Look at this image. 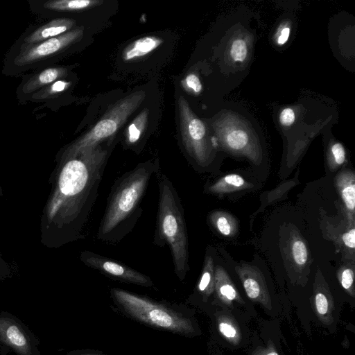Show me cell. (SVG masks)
Returning a JSON list of instances; mask_svg holds the SVG:
<instances>
[{
    "label": "cell",
    "instance_id": "1",
    "mask_svg": "<svg viewBox=\"0 0 355 355\" xmlns=\"http://www.w3.org/2000/svg\"><path fill=\"white\" fill-rule=\"evenodd\" d=\"M108 156L109 150L98 144L60 159L44 216L52 246L83 238Z\"/></svg>",
    "mask_w": 355,
    "mask_h": 355
},
{
    "label": "cell",
    "instance_id": "2",
    "mask_svg": "<svg viewBox=\"0 0 355 355\" xmlns=\"http://www.w3.org/2000/svg\"><path fill=\"white\" fill-rule=\"evenodd\" d=\"M156 168L150 162L140 163L114 182L97 237L119 242L134 227L141 214V202Z\"/></svg>",
    "mask_w": 355,
    "mask_h": 355
},
{
    "label": "cell",
    "instance_id": "3",
    "mask_svg": "<svg viewBox=\"0 0 355 355\" xmlns=\"http://www.w3.org/2000/svg\"><path fill=\"white\" fill-rule=\"evenodd\" d=\"M159 202L154 242L170 248L174 270L181 280L189 266L188 236L180 198L171 182L164 175L159 182Z\"/></svg>",
    "mask_w": 355,
    "mask_h": 355
},
{
    "label": "cell",
    "instance_id": "4",
    "mask_svg": "<svg viewBox=\"0 0 355 355\" xmlns=\"http://www.w3.org/2000/svg\"><path fill=\"white\" fill-rule=\"evenodd\" d=\"M84 28L76 27L57 37L26 46H12L4 60L2 72L7 76L39 70L51 64L72 44L79 41Z\"/></svg>",
    "mask_w": 355,
    "mask_h": 355
},
{
    "label": "cell",
    "instance_id": "5",
    "mask_svg": "<svg viewBox=\"0 0 355 355\" xmlns=\"http://www.w3.org/2000/svg\"><path fill=\"white\" fill-rule=\"evenodd\" d=\"M111 293L117 304L139 321L182 335L194 331L190 320L162 304L122 289L112 288Z\"/></svg>",
    "mask_w": 355,
    "mask_h": 355
},
{
    "label": "cell",
    "instance_id": "6",
    "mask_svg": "<svg viewBox=\"0 0 355 355\" xmlns=\"http://www.w3.org/2000/svg\"><path fill=\"white\" fill-rule=\"evenodd\" d=\"M145 97L144 91H137L117 101L89 131L64 150L60 159L76 155L112 137Z\"/></svg>",
    "mask_w": 355,
    "mask_h": 355
},
{
    "label": "cell",
    "instance_id": "7",
    "mask_svg": "<svg viewBox=\"0 0 355 355\" xmlns=\"http://www.w3.org/2000/svg\"><path fill=\"white\" fill-rule=\"evenodd\" d=\"M182 142L190 157L204 167L211 161V150L207 139L204 123L191 110L183 96L178 99Z\"/></svg>",
    "mask_w": 355,
    "mask_h": 355
},
{
    "label": "cell",
    "instance_id": "8",
    "mask_svg": "<svg viewBox=\"0 0 355 355\" xmlns=\"http://www.w3.org/2000/svg\"><path fill=\"white\" fill-rule=\"evenodd\" d=\"M80 260L87 266L96 269L104 275L119 281L150 287V278L121 263L89 251L80 254Z\"/></svg>",
    "mask_w": 355,
    "mask_h": 355
},
{
    "label": "cell",
    "instance_id": "9",
    "mask_svg": "<svg viewBox=\"0 0 355 355\" xmlns=\"http://www.w3.org/2000/svg\"><path fill=\"white\" fill-rule=\"evenodd\" d=\"M75 26L76 21L73 19L53 18L44 24L27 28L13 46L37 44L70 31Z\"/></svg>",
    "mask_w": 355,
    "mask_h": 355
},
{
    "label": "cell",
    "instance_id": "10",
    "mask_svg": "<svg viewBox=\"0 0 355 355\" xmlns=\"http://www.w3.org/2000/svg\"><path fill=\"white\" fill-rule=\"evenodd\" d=\"M67 69L62 67H48L27 76L17 89V97L21 102L28 101L35 92L52 83L65 77Z\"/></svg>",
    "mask_w": 355,
    "mask_h": 355
},
{
    "label": "cell",
    "instance_id": "11",
    "mask_svg": "<svg viewBox=\"0 0 355 355\" xmlns=\"http://www.w3.org/2000/svg\"><path fill=\"white\" fill-rule=\"evenodd\" d=\"M98 0H48L29 1L33 13L42 18L54 17L62 12H77L102 3Z\"/></svg>",
    "mask_w": 355,
    "mask_h": 355
},
{
    "label": "cell",
    "instance_id": "12",
    "mask_svg": "<svg viewBox=\"0 0 355 355\" xmlns=\"http://www.w3.org/2000/svg\"><path fill=\"white\" fill-rule=\"evenodd\" d=\"M0 340L19 355L32 354V348L27 334L21 326L11 318L0 317Z\"/></svg>",
    "mask_w": 355,
    "mask_h": 355
},
{
    "label": "cell",
    "instance_id": "13",
    "mask_svg": "<svg viewBox=\"0 0 355 355\" xmlns=\"http://www.w3.org/2000/svg\"><path fill=\"white\" fill-rule=\"evenodd\" d=\"M220 138L227 149L244 154L252 159H257V154L251 147L250 137L243 129L235 127L225 128L220 132Z\"/></svg>",
    "mask_w": 355,
    "mask_h": 355
},
{
    "label": "cell",
    "instance_id": "14",
    "mask_svg": "<svg viewBox=\"0 0 355 355\" xmlns=\"http://www.w3.org/2000/svg\"><path fill=\"white\" fill-rule=\"evenodd\" d=\"M163 40L155 36H146L139 38L130 44L122 53L124 61L134 60L141 58L161 45Z\"/></svg>",
    "mask_w": 355,
    "mask_h": 355
},
{
    "label": "cell",
    "instance_id": "15",
    "mask_svg": "<svg viewBox=\"0 0 355 355\" xmlns=\"http://www.w3.org/2000/svg\"><path fill=\"white\" fill-rule=\"evenodd\" d=\"M336 187L347 211L354 214L355 208V178L352 172H342L336 180Z\"/></svg>",
    "mask_w": 355,
    "mask_h": 355
},
{
    "label": "cell",
    "instance_id": "16",
    "mask_svg": "<svg viewBox=\"0 0 355 355\" xmlns=\"http://www.w3.org/2000/svg\"><path fill=\"white\" fill-rule=\"evenodd\" d=\"M248 187L245 180L239 174H227L209 185L207 191L214 194H223L241 190Z\"/></svg>",
    "mask_w": 355,
    "mask_h": 355
},
{
    "label": "cell",
    "instance_id": "17",
    "mask_svg": "<svg viewBox=\"0 0 355 355\" xmlns=\"http://www.w3.org/2000/svg\"><path fill=\"white\" fill-rule=\"evenodd\" d=\"M209 221L213 227L220 234L225 236H232L237 231L236 220L229 214L217 211L209 216Z\"/></svg>",
    "mask_w": 355,
    "mask_h": 355
},
{
    "label": "cell",
    "instance_id": "18",
    "mask_svg": "<svg viewBox=\"0 0 355 355\" xmlns=\"http://www.w3.org/2000/svg\"><path fill=\"white\" fill-rule=\"evenodd\" d=\"M214 283L219 295L229 300L236 297L237 293L225 270L218 266L214 270Z\"/></svg>",
    "mask_w": 355,
    "mask_h": 355
},
{
    "label": "cell",
    "instance_id": "19",
    "mask_svg": "<svg viewBox=\"0 0 355 355\" xmlns=\"http://www.w3.org/2000/svg\"><path fill=\"white\" fill-rule=\"evenodd\" d=\"M148 113V109L143 110L128 126L126 134V143L128 145H134L139 140L146 127Z\"/></svg>",
    "mask_w": 355,
    "mask_h": 355
},
{
    "label": "cell",
    "instance_id": "20",
    "mask_svg": "<svg viewBox=\"0 0 355 355\" xmlns=\"http://www.w3.org/2000/svg\"><path fill=\"white\" fill-rule=\"evenodd\" d=\"M214 284V268L213 259L210 256H206L198 289L202 293H209L212 291Z\"/></svg>",
    "mask_w": 355,
    "mask_h": 355
},
{
    "label": "cell",
    "instance_id": "21",
    "mask_svg": "<svg viewBox=\"0 0 355 355\" xmlns=\"http://www.w3.org/2000/svg\"><path fill=\"white\" fill-rule=\"evenodd\" d=\"M248 46L245 40L241 38L234 40L231 44L230 54L235 62H243L248 55Z\"/></svg>",
    "mask_w": 355,
    "mask_h": 355
},
{
    "label": "cell",
    "instance_id": "22",
    "mask_svg": "<svg viewBox=\"0 0 355 355\" xmlns=\"http://www.w3.org/2000/svg\"><path fill=\"white\" fill-rule=\"evenodd\" d=\"M291 254L297 265H304L308 259V250L305 243L300 239L295 240L291 245Z\"/></svg>",
    "mask_w": 355,
    "mask_h": 355
},
{
    "label": "cell",
    "instance_id": "23",
    "mask_svg": "<svg viewBox=\"0 0 355 355\" xmlns=\"http://www.w3.org/2000/svg\"><path fill=\"white\" fill-rule=\"evenodd\" d=\"M243 284L248 296L252 300L258 299L261 295V286L259 281L252 276H243Z\"/></svg>",
    "mask_w": 355,
    "mask_h": 355
},
{
    "label": "cell",
    "instance_id": "24",
    "mask_svg": "<svg viewBox=\"0 0 355 355\" xmlns=\"http://www.w3.org/2000/svg\"><path fill=\"white\" fill-rule=\"evenodd\" d=\"M346 158L345 150L340 143H335L330 148V164L336 168L344 164Z\"/></svg>",
    "mask_w": 355,
    "mask_h": 355
},
{
    "label": "cell",
    "instance_id": "25",
    "mask_svg": "<svg viewBox=\"0 0 355 355\" xmlns=\"http://www.w3.org/2000/svg\"><path fill=\"white\" fill-rule=\"evenodd\" d=\"M183 87L193 94H199L202 90L200 79L195 73L188 74L182 81Z\"/></svg>",
    "mask_w": 355,
    "mask_h": 355
},
{
    "label": "cell",
    "instance_id": "26",
    "mask_svg": "<svg viewBox=\"0 0 355 355\" xmlns=\"http://www.w3.org/2000/svg\"><path fill=\"white\" fill-rule=\"evenodd\" d=\"M354 276V271L350 268H345L342 270L340 274V283L345 289L349 290L352 287Z\"/></svg>",
    "mask_w": 355,
    "mask_h": 355
},
{
    "label": "cell",
    "instance_id": "27",
    "mask_svg": "<svg viewBox=\"0 0 355 355\" xmlns=\"http://www.w3.org/2000/svg\"><path fill=\"white\" fill-rule=\"evenodd\" d=\"M295 119V112L290 107L284 108L279 114V121L284 126H290Z\"/></svg>",
    "mask_w": 355,
    "mask_h": 355
},
{
    "label": "cell",
    "instance_id": "28",
    "mask_svg": "<svg viewBox=\"0 0 355 355\" xmlns=\"http://www.w3.org/2000/svg\"><path fill=\"white\" fill-rule=\"evenodd\" d=\"M315 302L319 314L324 315L328 311V301L322 293H318L315 297Z\"/></svg>",
    "mask_w": 355,
    "mask_h": 355
},
{
    "label": "cell",
    "instance_id": "29",
    "mask_svg": "<svg viewBox=\"0 0 355 355\" xmlns=\"http://www.w3.org/2000/svg\"><path fill=\"white\" fill-rule=\"evenodd\" d=\"M219 331L228 338H234L236 335L235 328L228 322L222 321L218 324Z\"/></svg>",
    "mask_w": 355,
    "mask_h": 355
},
{
    "label": "cell",
    "instance_id": "30",
    "mask_svg": "<svg viewBox=\"0 0 355 355\" xmlns=\"http://www.w3.org/2000/svg\"><path fill=\"white\" fill-rule=\"evenodd\" d=\"M342 240L347 248L354 250L355 247V229L352 227L344 233Z\"/></svg>",
    "mask_w": 355,
    "mask_h": 355
},
{
    "label": "cell",
    "instance_id": "31",
    "mask_svg": "<svg viewBox=\"0 0 355 355\" xmlns=\"http://www.w3.org/2000/svg\"><path fill=\"white\" fill-rule=\"evenodd\" d=\"M290 35V28L288 26H284L279 31V34L277 36V42L279 45L284 44Z\"/></svg>",
    "mask_w": 355,
    "mask_h": 355
},
{
    "label": "cell",
    "instance_id": "32",
    "mask_svg": "<svg viewBox=\"0 0 355 355\" xmlns=\"http://www.w3.org/2000/svg\"><path fill=\"white\" fill-rule=\"evenodd\" d=\"M6 263L0 257V269L4 268L6 266Z\"/></svg>",
    "mask_w": 355,
    "mask_h": 355
},
{
    "label": "cell",
    "instance_id": "33",
    "mask_svg": "<svg viewBox=\"0 0 355 355\" xmlns=\"http://www.w3.org/2000/svg\"><path fill=\"white\" fill-rule=\"evenodd\" d=\"M266 355H279V354L275 351H270Z\"/></svg>",
    "mask_w": 355,
    "mask_h": 355
},
{
    "label": "cell",
    "instance_id": "34",
    "mask_svg": "<svg viewBox=\"0 0 355 355\" xmlns=\"http://www.w3.org/2000/svg\"><path fill=\"white\" fill-rule=\"evenodd\" d=\"M82 355H103V354H85Z\"/></svg>",
    "mask_w": 355,
    "mask_h": 355
}]
</instances>
